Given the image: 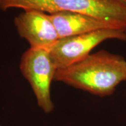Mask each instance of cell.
<instances>
[{
	"instance_id": "obj_1",
	"label": "cell",
	"mask_w": 126,
	"mask_h": 126,
	"mask_svg": "<svg viewBox=\"0 0 126 126\" xmlns=\"http://www.w3.org/2000/svg\"><path fill=\"white\" fill-rule=\"evenodd\" d=\"M54 80L98 96H108L126 80V61L120 55L100 50L57 70Z\"/></svg>"
},
{
	"instance_id": "obj_2",
	"label": "cell",
	"mask_w": 126,
	"mask_h": 126,
	"mask_svg": "<svg viewBox=\"0 0 126 126\" xmlns=\"http://www.w3.org/2000/svg\"><path fill=\"white\" fill-rule=\"evenodd\" d=\"M109 39L126 42V30L105 29L59 39L48 50L56 70L79 62L90 54L99 44Z\"/></svg>"
},
{
	"instance_id": "obj_3",
	"label": "cell",
	"mask_w": 126,
	"mask_h": 126,
	"mask_svg": "<svg viewBox=\"0 0 126 126\" xmlns=\"http://www.w3.org/2000/svg\"><path fill=\"white\" fill-rule=\"evenodd\" d=\"M20 70L31 85L39 107L45 113L52 112L54 105L50 88L57 70L48 50L30 47L22 56Z\"/></svg>"
},
{
	"instance_id": "obj_4",
	"label": "cell",
	"mask_w": 126,
	"mask_h": 126,
	"mask_svg": "<svg viewBox=\"0 0 126 126\" xmlns=\"http://www.w3.org/2000/svg\"><path fill=\"white\" fill-rule=\"evenodd\" d=\"M18 33L33 48H49L59 39L48 14L33 9L25 10L14 19Z\"/></svg>"
},
{
	"instance_id": "obj_5",
	"label": "cell",
	"mask_w": 126,
	"mask_h": 126,
	"mask_svg": "<svg viewBox=\"0 0 126 126\" xmlns=\"http://www.w3.org/2000/svg\"><path fill=\"white\" fill-rule=\"evenodd\" d=\"M48 16L54 25L59 39L79 35L100 29L126 30V26L119 23L77 12L63 11L48 14Z\"/></svg>"
},
{
	"instance_id": "obj_6",
	"label": "cell",
	"mask_w": 126,
	"mask_h": 126,
	"mask_svg": "<svg viewBox=\"0 0 126 126\" xmlns=\"http://www.w3.org/2000/svg\"></svg>"
}]
</instances>
